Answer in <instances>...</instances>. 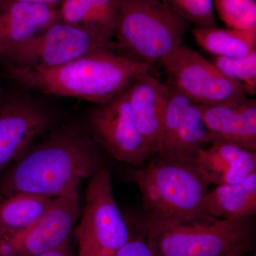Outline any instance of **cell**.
Listing matches in <instances>:
<instances>
[{"label": "cell", "mask_w": 256, "mask_h": 256, "mask_svg": "<svg viewBox=\"0 0 256 256\" xmlns=\"http://www.w3.org/2000/svg\"><path fill=\"white\" fill-rule=\"evenodd\" d=\"M106 154L82 124H60L2 173L0 198L20 193L52 198L64 196L107 168Z\"/></svg>", "instance_id": "obj_1"}, {"label": "cell", "mask_w": 256, "mask_h": 256, "mask_svg": "<svg viewBox=\"0 0 256 256\" xmlns=\"http://www.w3.org/2000/svg\"><path fill=\"white\" fill-rule=\"evenodd\" d=\"M3 65L10 78L22 88L42 95L75 98L92 104L111 100L153 68L112 50L87 55L54 68Z\"/></svg>", "instance_id": "obj_2"}, {"label": "cell", "mask_w": 256, "mask_h": 256, "mask_svg": "<svg viewBox=\"0 0 256 256\" xmlns=\"http://www.w3.org/2000/svg\"><path fill=\"white\" fill-rule=\"evenodd\" d=\"M127 176L142 195L146 238L176 224L210 218L202 212L208 185L194 165L156 156L130 166Z\"/></svg>", "instance_id": "obj_3"}, {"label": "cell", "mask_w": 256, "mask_h": 256, "mask_svg": "<svg viewBox=\"0 0 256 256\" xmlns=\"http://www.w3.org/2000/svg\"><path fill=\"white\" fill-rule=\"evenodd\" d=\"M190 24L161 0H119L117 52L152 66L182 46Z\"/></svg>", "instance_id": "obj_4"}, {"label": "cell", "mask_w": 256, "mask_h": 256, "mask_svg": "<svg viewBox=\"0 0 256 256\" xmlns=\"http://www.w3.org/2000/svg\"><path fill=\"white\" fill-rule=\"evenodd\" d=\"M106 50L117 52L114 37L108 32L58 20L40 34L5 52L0 60L15 66L50 68Z\"/></svg>", "instance_id": "obj_5"}, {"label": "cell", "mask_w": 256, "mask_h": 256, "mask_svg": "<svg viewBox=\"0 0 256 256\" xmlns=\"http://www.w3.org/2000/svg\"><path fill=\"white\" fill-rule=\"evenodd\" d=\"M252 218H202L176 224L146 239L154 256H222L254 242Z\"/></svg>", "instance_id": "obj_6"}, {"label": "cell", "mask_w": 256, "mask_h": 256, "mask_svg": "<svg viewBox=\"0 0 256 256\" xmlns=\"http://www.w3.org/2000/svg\"><path fill=\"white\" fill-rule=\"evenodd\" d=\"M41 96L24 88L0 96V175L60 126V112Z\"/></svg>", "instance_id": "obj_7"}, {"label": "cell", "mask_w": 256, "mask_h": 256, "mask_svg": "<svg viewBox=\"0 0 256 256\" xmlns=\"http://www.w3.org/2000/svg\"><path fill=\"white\" fill-rule=\"evenodd\" d=\"M82 124L92 140L118 161L139 168L154 158L138 130L128 88L108 102L92 104Z\"/></svg>", "instance_id": "obj_8"}, {"label": "cell", "mask_w": 256, "mask_h": 256, "mask_svg": "<svg viewBox=\"0 0 256 256\" xmlns=\"http://www.w3.org/2000/svg\"><path fill=\"white\" fill-rule=\"evenodd\" d=\"M161 64L169 76L168 82L193 104H235L248 96L242 84L226 76L210 60L184 45Z\"/></svg>", "instance_id": "obj_9"}, {"label": "cell", "mask_w": 256, "mask_h": 256, "mask_svg": "<svg viewBox=\"0 0 256 256\" xmlns=\"http://www.w3.org/2000/svg\"><path fill=\"white\" fill-rule=\"evenodd\" d=\"M88 180L78 229V242L104 256H114L130 238L132 226L114 200L108 168Z\"/></svg>", "instance_id": "obj_10"}, {"label": "cell", "mask_w": 256, "mask_h": 256, "mask_svg": "<svg viewBox=\"0 0 256 256\" xmlns=\"http://www.w3.org/2000/svg\"><path fill=\"white\" fill-rule=\"evenodd\" d=\"M79 188L54 198L41 218L20 232L0 234V256H37L70 239L79 216Z\"/></svg>", "instance_id": "obj_11"}, {"label": "cell", "mask_w": 256, "mask_h": 256, "mask_svg": "<svg viewBox=\"0 0 256 256\" xmlns=\"http://www.w3.org/2000/svg\"><path fill=\"white\" fill-rule=\"evenodd\" d=\"M128 98L140 132L156 158L160 151L168 88L149 72L128 87Z\"/></svg>", "instance_id": "obj_12"}, {"label": "cell", "mask_w": 256, "mask_h": 256, "mask_svg": "<svg viewBox=\"0 0 256 256\" xmlns=\"http://www.w3.org/2000/svg\"><path fill=\"white\" fill-rule=\"evenodd\" d=\"M200 107L212 142L233 143L256 152L255 99L246 98L235 104L200 105Z\"/></svg>", "instance_id": "obj_13"}, {"label": "cell", "mask_w": 256, "mask_h": 256, "mask_svg": "<svg viewBox=\"0 0 256 256\" xmlns=\"http://www.w3.org/2000/svg\"><path fill=\"white\" fill-rule=\"evenodd\" d=\"M194 165L208 186L238 183L256 172V152L215 141L198 150Z\"/></svg>", "instance_id": "obj_14"}, {"label": "cell", "mask_w": 256, "mask_h": 256, "mask_svg": "<svg viewBox=\"0 0 256 256\" xmlns=\"http://www.w3.org/2000/svg\"><path fill=\"white\" fill-rule=\"evenodd\" d=\"M58 20V8L22 2L2 4L0 56L40 34Z\"/></svg>", "instance_id": "obj_15"}, {"label": "cell", "mask_w": 256, "mask_h": 256, "mask_svg": "<svg viewBox=\"0 0 256 256\" xmlns=\"http://www.w3.org/2000/svg\"><path fill=\"white\" fill-rule=\"evenodd\" d=\"M203 214L218 220L252 218L256 214V172L244 181L218 185L207 192Z\"/></svg>", "instance_id": "obj_16"}, {"label": "cell", "mask_w": 256, "mask_h": 256, "mask_svg": "<svg viewBox=\"0 0 256 256\" xmlns=\"http://www.w3.org/2000/svg\"><path fill=\"white\" fill-rule=\"evenodd\" d=\"M119 0H64L58 8V20L108 32L114 37Z\"/></svg>", "instance_id": "obj_17"}, {"label": "cell", "mask_w": 256, "mask_h": 256, "mask_svg": "<svg viewBox=\"0 0 256 256\" xmlns=\"http://www.w3.org/2000/svg\"><path fill=\"white\" fill-rule=\"evenodd\" d=\"M195 41L215 56L244 58L256 52V30L194 28Z\"/></svg>", "instance_id": "obj_18"}, {"label": "cell", "mask_w": 256, "mask_h": 256, "mask_svg": "<svg viewBox=\"0 0 256 256\" xmlns=\"http://www.w3.org/2000/svg\"><path fill=\"white\" fill-rule=\"evenodd\" d=\"M210 142L201 107L192 102L178 126L169 152L158 158L194 164L198 150Z\"/></svg>", "instance_id": "obj_19"}, {"label": "cell", "mask_w": 256, "mask_h": 256, "mask_svg": "<svg viewBox=\"0 0 256 256\" xmlns=\"http://www.w3.org/2000/svg\"><path fill=\"white\" fill-rule=\"evenodd\" d=\"M53 200L28 193L0 198V234L20 232L31 226L46 213Z\"/></svg>", "instance_id": "obj_20"}, {"label": "cell", "mask_w": 256, "mask_h": 256, "mask_svg": "<svg viewBox=\"0 0 256 256\" xmlns=\"http://www.w3.org/2000/svg\"><path fill=\"white\" fill-rule=\"evenodd\" d=\"M216 12L228 28L256 30V0H213Z\"/></svg>", "instance_id": "obj_21"}, {"label": "cell", "mask_w": 256, "mask_h": 256, "mask_svg": "<svg viewBox=\"0 0 256 256\" xmlns=\"http://www.w3.org/2000/svg\"><path fill=\"white\" fill-rule=\"evenodd\" d=\"M224 75L240 82L248 96L256 92V52L244 58L214 56L210 60Z\"/></svg>", "instance_id": "obj_22"}, {"label": "cell", "mask_w": 256, "mask_h": 256, "mask_svg": "<svg viewBox=\"0 0 256 256\" xmlns=\"http://www.w3.org/2000/svg\"><path fill=\"white\" fill-rule=\"evenodd\" d=\"M194 28L218 26L213 0H165Z\"/></svg>", "instance_id": "obj_23"}, {"label": "cell", "mask_w": 256, "mask_h": 256, "mask_svg": "<svg viewBox=\"0 0 256 256\" xmlns=\"http://www.w3.org/2000/svg\"><path fill=\"white\" fill-rule=\"evenodd\" d=\"M114 256H154L148 244L146 228L136 230L132 227L130 238Z\"/></svg>", "instance_id": "obj_24"}, {"label": "cell", "mask_w": 256, "mask_h": 256, "mask_svg": "<svg viewBox=\"0 0 256 256\" xmlns=\"http://www.w3.org/2000/svg\"><path fill=\"white\" fill-rule=\"evenodd\" d=\"M37 256H75V254L70 244V240L68 239L60 246Z\"/></svg>", "instance_id": "obj_25"}, {"label": "cell", "mask_w": 256, "mask_h": 256, "mask_svg": "<svg viewBox=\"0 0 256 256\" xmlns=\"http://www.w3.org/2000/svg\"><path fill=\"white\" fill-rule=\"evenodd\" d=\"M64 1V0H4L3 4L10 2H22L30 3V4L43 5V6H50V8H58Z\"/></svg>", "instance_id": "obj_26"}, {"label": "cell", "mask_w": 256, "mask_h": 256, "mask_svg": "<svg viewBox=\"0 0 256 256\" xmlns=\"http://www.w3.org/2000/svg\"><path fill=\"white\" fill-rule=\"evenodd\" d=\"M77 256H104L95 249L84 244H78V252Z\"/></svg>", "instance_id": "obj_27"}, {"label": "cell", "mask_w": 256, "mask_h": 256, "mask_svg": "<svg viewBox=\"0 0 256 256\" xmlns=\"http://www.w3.org/2000/svg\"><path fill=\"white\" fill-rule=\"evenodd\" d=\"M252 245H254L252 242L245 244V245L237 248L235 250H232V252H229L228 254H225V255L222 256H244L246 254H247L248 252L252 250Z\"/></svg>", "instance_id": "obj_28"}, {"label": "cell", "mask_w": 256, "mask_h": 256, "mask_svg": "<svg viewBox=\"0 0 256 256\" xmlns=\"http://www.w3.org/2000/svg\"><path fill=\"white\" fill-rule=\"evenodd\" d=\"M4 0H0V6L4 3Z\"/></svg>", "instance_id": "obj_29"}, {"label": "cell", "mask_w": 256, "mask_h": 256, "mask_svg": "<svg viewBox=\"0 0 256 256\" xmlns=\"http://www.w3.org/2000/svg\"><path fill=\"white\" fill-rule=\"evenodd\" d=\"M2 92V90H0V96H2V92Z\"/></svg>", "instance_id": "obj_30"}, {"label": "cell", "mask_w": 256, "mask_h": 256, "mask_svg": "<svg viewBox=\"0 0 256 256\" xmlns=\"http://www.w3.org/2000/svg\"><path fill=\"white\" fill-rule=\"evenodd\" d=\"M161 1L164 2L165 0H161Z\"/></svg>", "instance_id": "obj_31"}, {"label": "cell", "mask_w": 256, "mask_h": 256, "mask_svg": "<svg viewBox=\"0 0 256 256\" xmlns=\"http://www.w3.org/2000/svg\"><path fill=\"white\" fill-rule=\"evenodd\" d=\"M254 256H256V254H254Z\"/></svg>", "instance_id": "obj_32"}]
</instances>
